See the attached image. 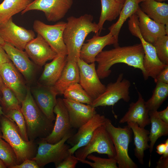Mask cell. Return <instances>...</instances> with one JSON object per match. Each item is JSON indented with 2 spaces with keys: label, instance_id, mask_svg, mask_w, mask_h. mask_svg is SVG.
Instances as JSON below:
<instances>
[{
  "label": "cell",
  "instance_id": "obj_1",
  "mask_svg": "<svg viewBox=\"0 0 168 168\" xmlns=\"http://www.w3.org/2000/svg\"><path fill=\"white\" fill-rule=\"evenodd\" d=\"M144 54L141 43L122 47L118 45L110 50H102L95 58L98 64L96 71L100 79L108 77L111 72V67L122 63L140 69L144 80L147 79L143 65Z\"/></svg>",
  "mask_w": 168,
  "mask_h": 168
},
{
  "label": "cell",
  "instance_id": "obj_2",
  "mask_svg": "<svg viewBox=\"0 0 168 168\" xmlns=\"http://www.w3.org/2000/svg\"><path fill=\"white\" fill-rule=\"evenodd\" d=\"M93 19L92 15L87 14L78 17L70 16L67 18L63 38L67 50L68 60L77 62L87 35L91 32L99 34L97 24L93 22Z\"/></svg>",
  "mask_w": 168,
  "mask_h": 168
},
{
  "label": "cell",
  "instance_id": "obj_3",
  "mask_svg": "<svg viewBox=\"0 0 168 168\" xmlns=\"http://www.w3.org/2000/svg\"><path fill=\"white\" fill-rule=\"evenodd\" d=\"M21 104V110L25 119L29 140L35 141L49 135L53 128V121L39 108L28 87L26 97Z\"/></svg>",
  "mask_w": 168,
  "mask_h": 168
},
{
  "label": "cell",
  "instance_id": "obj_4",
  "mask_svg": "<svg viewBox=\"0 0 168 168\" xmlns=\"http://www.w3.org/2000/svg\"><path fill=\"white\" fill-rule=\"evenodd\" d=\"M0 124L1 137L13 149L17 157L18 164L35 156L37 151L34 141L25 140L13 121L4 115L0 119Z\"/></svg>",
  "mask_w": 168,
  "mask_h": 168
},
{
  "label": "cell",
  "instance_id": "obj_5",
  "mask_svg": "<svg viewBox=\"0 0 168 168\" xmlns=\"http://www.w3.org/2000/svg\"><path fill=\"white\" fill-rule=\"evenodd\" d=\"M104 125L113 141L118 168H137L138 166L129 156L128 147L132 140V130L127 125L116 127L106 118Z\"/></svg>",
  "mask_w": 168,
  "mask_h": 168
},
{
  "label": "cell",
  "instance_id": "obj_6",
  "mask_svg": "<svg viewBox=\"0 0 168 168\" xmlns=\"http://www.w3.org/2000/svg\"><path fill=\"white\" fill-rule=\"evenodd\" d=\"M73 134V131L68 133L54 144L40 139L36 154L31 159L36 161L40 168L50 163H54L56 166L70 154L69 149L70 147L65 142Z\"/></svg>",
  "mask_w": 168,
  "mask_h": 168
},
{
  "label": "cell",
  "instance_id": "obj_7",
  "mask_svg": "<svg viewBox=\"0 0 168 168\" xmlns=\"http://www.w3.org/2000/svg\"><path fill=\"white\" fill-rule=\"evenodd\" d=\"M93 152L106 154L109 158H115V147L104 124L96 130L86 145L78 149L74 154L79 161L86 159L89 155Z\"/></svg>",
  "mask_w": 168,
  "mask_h": 168
},
{
  "label": "cell",
  "instance_id": "obj_8",
  "mask_svg": "<svg viewBox=\"0 0 168 168\" xmlns=\"http://www.w3.org/2000/svg\"><path fill=\"white\" fill-rule=\"evenodd\" d=\"M123 76V73L119 74L115 82L109 83L105 91L94 100L90 105L96 108L113 105L120 100L129 102L131 83L128 80L124 78Z\"/></svg>",
  "mask_w": 168,
  "mask_h": 168
},
{
  "label": "cell",
  "instance_id": "obj_9",
  "mask_svg": "<svg viewBox=\"0 0 168 168\" xmlns=\"http://www.w3.org/2000/svg\"><path fill=\"white\" fill-rule=\"evenodd\" d=\"M66 25V22L61 21L54 25H49L40 21L35 20L33 23V28L57 54L67 56V50L63 38Z\"/></svg>",
  "mask_w": 168,
  "mask_h": 168
},
{
  "label": "cell",
  "instance_id": "obj_10",
  "mask_svg": "<svg viewBox=\"0 0 168 168\" xmlns=\"http://www.w3.org/2000/svg\"><path fill=\"white\" fill-rule=\"evenodd\" d=\"M73 2V0H34L21 12V14L31 10H39L44 13L48 21L56 22L65 16Z\"/></svg>",
  "mask_w": 168,
  "mask_h": 168
},
{
  "label": "cell",
  "instance_id": "obj_11",
  "mask_svg": "<svg viewBox=\"0 0 168 168\" xmlns=\"http://www.w3.org/2000/svg\"><path fill=\"white\" fill-rule=\"evenodd\" d=\"M79 69V83L93 100L105 90L97 75L95 62L88 63L79 58L77 62Z\"/></svg>",
  "mask_w": 168,
  "mask_h": 168
},
{
  "label": "cell",
  "instance_id": "obj_12",
  "mask_svg": "<svg viewBox=\"0 0 168 168\" xmlns=\"http://www.w3.org/2000/svg\"><path fill=\"white\" fill-rule=\"evenodd\" d=\"M0 36L5 43L24 50L27 43L35 38V35L32 30L16 25L11 18L0 26Z\"/></svg>",
  "mask_w": 168,
  "mask_h": 168
},
{
  "label": "cell",
  "instance_id": "obj_13",
  "mask_svg": "<svg viewBox=\"0 0 168 168\" xmlns=\"http://www.w3.org/2000/svg\"><path fill=\"white\" fill-rule=\"evenodd\" d=\"M106 118L105 116L96 113L79 128L77 132L66 141L72 146L69 149L70 154H74L78 149L86 145L92 138L96 130L104 124Z\"/></svg>",
  "mask_w": 168,
  "mask_h": 168
},
{
  "label": "cell",
  "instance_id": "obj_14",
  "mask_svg": "<svg viewBox=\"0 0 168 168\" xmlns=\"http://www.w3.org/2000/svg\"><path fill=\"white\" fill-rule=\"evenodd\" d=\"M54 112L56 117L52 131L48 136L41 139L52 144L58 142L67 134L73 131L68 112L63 99H57Z\"/></svg>",
  "mask_w": 168,
  "mask_h": 168
},
{
  "label": "cell",
  "instance_id": "obj_15",
  "mask_svg": "<svg viewBox=\"0 0 168 168\" xmlns=\"http://www.w3.org/2000/svg\"><path fill=\"white\" fill-rule=\"evenodd\" d=\"M87 41L83 43L81 48L80 58L88 63L95 62L96 56L106 46L112 44L114 47L119 45L118 40L110 32L103 36L96 34Z\"/></svg>",
  "mask_w": 168,
  "mask_h": 168
},
{
  "label": "cell",
  "instance_id": "obj_16",
  "mask_svg": "<svg viewBox=\"0 0 168 168\" xmlns=\"http://www.w3.org/2000/svg\"><path fill=\"white\" fill-rule=\"evenodd\" d=\"M0 75L4 84L14 92L21 104L26 97L28 87L11 61L1 66Z\"/></svg>",
  "mask_w": 168,
  "mask_h": 168
},
{
  "label": "cell",
  "instance_id": "obj_17",
  "mask_svg": "<svg viewBox=\"0 0 168 168\" xmlns=\"http://www.w3.org/2000/svg\"><path fill=\"white\" fill-rule=\"evenodd\" d=\"M24 50L29 58L35 64L42 66L48 61L52 60L57 54L39 34L26 44Z\"/></svg>",
  "mask_w": 168,
  "mask_h": 168
},
{
  "label": "cell",
  "instance_id": "obj_18",
  "mask_svg": "<svg viewBox=\"0 0 168 168\" xmlns=\"http://www.w3.org/2000/svg\"><path fill=\"white\" fill-rule=\"evenodd\" d=\"M30 91L35 102L42 112L50 120H55L54 109L58 94L53 86L40 84Z\"/></svg>",
  "mask_w": 168,
  "mask_h": 168
},
{
  "label": "cell",
  "instance_id": "obj_19",
  "mask_svg": "<svg viewBox=\"0 0 168 168\" xmlns=\"http://www.w3.org/2000/svg\"><path fill=\"white\" fill-rule=\"evenodd\" d=\"M10 59L18 70L29 81L33 78L35 68L25 51L6 43L2 46Z\"/></svg>",
  "mask_w": 168,
  "mask_h": 168
},
{
  "label": "cell",
  "instance_id": "obj_20",
  "mask_svg": "<svg viewBox=\"0 0 168 168\" xmlns=\"http://www.w3.org/2000/svg\"><path fill=\"white\" fill-rule=\"evenodd\" d=\"M67 109L71 127L78 128L91 119L97 112L90 105L63 99Z\"/></svg>",
  "mask_w": 168,
  "mask_h": 168
},
{
  "label": "cell",
  "instance_id": "obj_21",
  "mask_svg": "<svg viewBox=\"0 0 168 168\" xmlns=\"http://www.w3.org/2000/svg\"><path fill=\"white\" fill-rule=\"evenodd\" d=\"M138 18V26L140 32L144 40L153 44L160 37L167 35L165 25L159 23L144 13L140 7L135 13Z\"/></svg>",
  "mask_w": 168,
  "mask_h": 168
},
{
  "label": "cell",
  "instance_id": "obj_22",
  "mask_svg": "<svg viewBox=\"0 0 168 168\" xmlns=\"http://www.w3.org/2000/svg\"><path fill=\"white\" fill-rule=\"evenodd\" d=\"M138 92V100L130 104L128 111L120 119L119 123L123 124L132 122L137 124L141 127L145 128L150 124L149 111L142 95L139 92Z\"/></svg>",
  "mask_w": 168,
  "mask_h": 168
},
{
  "label": "cell",
  "instance_id": "obj_23",
  "mask_svg": "<svg viewBox=\"0 0 168 168\" xmlns=\"http://www.w3.org/2000/svg\"><path fill=\"white\" fill-rule=\"evenodd\" d=\"M67 60V56L57 54L51 62L45 64L39 79L40 84L53 86L60 77Z\"/></svg>",
  "mask_w": 168,
  "mask_h": 168
},
{
  "label": "cell",
  "instance_id": "obj_24",
  "mask_svg": "<svg viewBox=\"0 0 168 168\" xmlns=\"http://www.w3.org/2000/svg\"><path fill=\"white\" fill-rule=\"evenodd\" d=\"M140 4L141 10L150 18L168 26V4L154 0H145Z\"/></svg>",
  "mask_w": 168,
  "mask_h": 168
},
{
  "label": "cell",
  "instance_id": "obj_25",
  "mask_svg": "<svg viewBox=\"0 0 168 168\" xmlns=\"http://www.w3.org/2000/svg\"><path fill=\"white\" fill-rule=\"evenodd\" d=\"M79 72L77 62L68 60L60 77L53 86L58 95H63L68 86L79 83Z\"/></svg>",
  "mask_w": 168,
  "mask_h": 168
},
{
  "label": "cell",
  "instance_id": "obj_26",
  "mask_svg": "<svg viewBox=\"0 0 168 168\" xmlns=\"http://www.w3.org/2000/svg\"><path fill=\"white\" fill-rule=\"evenodd\" d=\"M127 125L131 128L134 135V155L139 163L144 164V151L149 148L148 142L149 141V131L145 128L139 126L136 123L128 122Z\"/></svg>",
  "mask_w": 168,
  "mask_h": 168
},
{
  "label": "cell",
  "instance_id": "obj_27",
  "mask_svg": "<svg viewBox=\"0 0 168 168\" xmlns=\"http://www.w3.org/2000/svg\"><path fill=\"white\" fill-rule=\"evenodd\" d=\"M101 11L97 24L100 35L105 22L107 21H112L119 16L124 4L116 0H100Z\"/></svg>",
  "mask_w": 168,
  "mask_h": 168
},
{
  "label": "cell",
  "instance_id": "obj_28",
  "mask_svg": "<svg viewBox=\"0 0 168 168\" xmlns=\"http://www.w3.org/2000/svg\"><path fill=\"white\" fill-rule=\"evenodd\" d=\"M33 0H4L0 4V26L21 12Z\"/></svg>",
  "mask_w": 168,
  "mask_h": 168
},
{
  "label": "cell",
  "instance_id": "obj_29",
  "mask_svg": "<svg viewBox=\"0 0 168 168\" xmlns=\"http://www.w3.org/2000/svg\"><path fill=\"white\" fill-rule=\"evenodd\" d=\"M157 111H150L149 112L151 125L149 135L150 142L149 149L151 154L157 139L162 136H166L168 134V124L159 118L157 115Z\"/></svg>",
  "mask_w": 168,
  "mask_h": 168
},
{
  "label": "cell",
  "instance_id": "obj_30",
  "mask_svg": "<svg viewBox=\"0 0 168 168\" xmlns=\"http://www.w3.org/2000/svg\"><path fill=\"white\" fill-rule=\"evenodd\" d=\"M138 0H125L119 15L117 21L112 24L108 29L110 32L118 40L123 25L126 20L135 14L139 7Z\"/></svg>",
  "mask_w": 168,
  "mask_h": 168
},
{
  "label": "cell",
  "instance_id": "obj_31",
  "mask_svg": "<svg viewBox=\"0 0 168 168\" xmlns=\"http://www.w3.org/2000/svg\"><path fill=\"white\" fill-rule=\"evenodd\" d=\"M151 97L145 101L149 111L157 110L168 96V84L158 82Z\"/></svg>",
  "mask_w": 168,
  "mask_h": 168
},
{
  "label": "cell",
  "instance_id": "obj_32",
  "mask_svg": "<svg viewBox=\"0 0 168 168\" xmlns=\"http://www.w3.org/2000/svg\"><path fill=\"white\" fill-rule=\"evenodd\" d=\"M63 95L64 98L87 105H91L93 101L79 83L70 86L65 90Z\"/></svg>",
  "mask_w": 168,
  "mask_h": 168
},
{
  "label": "cell",
  "instance_id": "obj_33",
  "mask_svg": "<svg viewBox=\"0 0 168 168\" xmlns=\"http://www.w3.org/2000/svg\"><path fill=\"white\" fill-rule=\"evenodd\" d=\"M2 97L0 98V102L5 114L12 110H21L20 103L14 92L5 85L1 90Z\"/></svg>",
  "mask_w": 168,
  "mask_h": 168
},
{
  "label": "cell",
  "instance_id": "obj_34",
  "mask_svg": "<svg viewBox=\"0 0 168 168\" xmlns=\"http://www.w3.org/2000/svg\"><path fill=\"white\" fill-rule=\"evenodd\" d=\"M0 159L7 167L12 168L18 164L16 156L10 145L0 136Z\"/></svg>",
  "mask_w": 168,
  "mask_h": 168
},
{
  "label": "cell",
  "instance_id": "obj_35",
  "mask_svg": "<svg viewBox=\"0 0 168 168\" xmlns=\"http://www.w3.org/2000/svg\"><path fill=\"white\" fill-rule=\"evenodd\" d=\"M86 158L93 162L86 159L80 160L79 161L87 164L93 168H118L115 158H102L91 154L89 155Z\"/></svg>",
  "mask_w": 168,
  "mask_h": 168
},
{
  "label": "cell",
  "instance_id": "obj_36",
  "mask_svg": "<svg viewBox=\"0 0 168 168\" xmlns=\"http://www.w3.org/2000/svg\"><path fill=\"white\" fill-rule=\"evenodd\" d=\"M4 115L15 123L23 139L26 141H29L25 119L21 110H11Z\"/></svg>",
  "mask_w": 168,
  "mask_h": 168
},
{
  "label": "cell",
  "instance_id": "obj_37",
  "mask_svg": "<svg viewBox=\"0 0 168 168\" xmlns=\"http://www.w3.org/2000/svg\"><path fill=\"white\" fill-rule=\"evenodd\" d=\"M152 45L159 60L163 63L168 65V35L159 37Z\"/></svg>",
  "mask_w": 168,
  "mask_h": 168
},
{
  "label": "cell",
  "instance_id": "obj_38",
  "mask_svg": "<svg viewBox=\"0 0 168 168\" xmlns=\"http://www.w3.org/2000/svg\"><path fill=\"white\" fill-rule=\"evenodd\" d=\"M77 158L74 154H69L58 164L55 166L56 168H75L79 162Z\"/></svg>",
  "mask_w": 168,
  "mask_h": 168
},
{
  "label": "cell",
  "instance_id": "obj_39",
  "mask_svg": "<svg viewBox=\"0 0 168 168\" xmlns=\"http://www.w3.org/2000/svg\"><path fill=\"white\" fill-rule=\"evenodd\" d=\"M36 161L32 159H28L24 161L20 164L13 166L12 168H39Z\"/></svg>",
  "mask_w": 168,
  "mask_h": 168
},
{
  "label": "cell",
  "instance_id": "obj_40",
  "mask_svg": "<svg viewBox=\"0 0 168 168\" xmlns=\"http://www.w3.org/2000/svg\"><path fill=\"white\" fill-rule=\"evenodd\" d=\"M154 80L156 83L160 82L168 84V65L158 74Z\"/></svg>",
  "mask_w": 168,
  "mask_h": 168
},
{
  "label": "cell",
  "instance_id": "obj_41",
  "mask_svg": "<svg viewBox=\"0 0 168 168\" xmlns=\"http://www.w3.org/2000/svg\"><path fill=\"white\" fill-rule=\"evenodd\" d=\"M11 61L2 45H0V67L3 64Z\"/></svg>",
  "mask_w": 168,
  "mask_h": 168
},
{
  "label": "cell",
  "instance_id": "obj_42",
  "mask_svg": "<svg viewBox=\"0 0 168 168\" xmlns=\"http://www.w3.org/2000/svg\"><path fill=\"white\" fill-rule=\"evenodd\" d=\"M156 168H168V157H163L162 156L156 162Z\"/></svg>",
  "mask_w": 168,
  "mask_h": 168
},
{
  "label": "cell",
  "instance_id": "obj_43",
  "mask_svg": "<svg viewBox=\"0 0 168 168\" xmlns=\"http://www.w3.org/2000/svg\"><path fill=\"white\" fill-rule=\"evenodd\" d=\"M157 114L158 117L162 121L168 124V107L163 110L158 111H157Z\"/></svg>",
  "mask_w": 168,
  "mask_h": 168
},
{
  "label": "cell",
  "instance_id": "obj_44",
  "mask_svg": "<svg viewBox=\"0 0 168 168\" xmlns=\"http://www.w3.org/2000/svg\"><path fill=\"white\" fill-rule=\"evenodd\" d=\"M166 145L165 143H161L158 145L156 147V152L160 155H162L165 151Z\"/></svg>",
  "mask_w": 168,
  "mask_h": 168
},
{
  "label": "cell",
  "instance_id": "obj_45",
  "mask_svg": "<svg viewBox=\"0 0 168 168\" xmlns=\"http://www.w3.org/2000/svg\"><path fill=\"white\" fill-rule=\"evenodd\" d=\"M165 143L166 145V148L164 153L161 156L163 157H168V139H167L165 141Z\"/></svg>",
  "mask_w": 168,
  "mask_h": 168
},
{
  "label": "cell",
  "instance_id": "obj_46",
  "mask_svg": "<svg viewBox=\"0 0 168 168\" xmlns=\"http://www.w3.org/2000/svg\"><path fill=\"white\" fill-rule=\"evenodd\" d=\"M4 85L3 81L0 75V94L1 93V90Z\"/></svg>",
  "mask_w": 168,
  "mask_h": 168
},
{
  "label": "cell",
  "instance_id": "obj_47",
  "mask_svg": "<svg viewBox=\"0 0 168 168\" xmlns=\"http://www.w3.org/2000/svg\"><path fill=\"white\" fill-rule=\"evenodd\" d=\"M4 113L2 110V107L0 105V119L1 117L3 115H4Z\"/></svg>",
  "mask_w": 168,
  "mask_h": 168
},
{
  "label": "cell",
  "instance_id": "obj_48",
  "mask_svg": "<svg viewBox=\"0 0 168 168\" xmlns=\"http://www.w3.org/2000/svg\"><path fill=\"white\" fill-rule=\"evenodd\" d=\"M6 166L3 162V161L0 159V168H6Z\"/></svg>",
  "mask_w": 168,
  "mask_h": 168
},
{
  "label": "cell",
  "instance_id": "obj_49",
  "mask_svg": "<svg viewBox=\"0 0 168 168\" xmlns=\"http://www.w3.org/2000/svg\"><path fill=\"white\" fill-rule=\"evenodd\" d=\"M5 43V42L0 36V45L2 46Z\"/></svg>",
  "mask_w": 168,
  "mask_h": 168
},
{
  "label": "cell",
  "instance_id": "obj_50",
  "mask_svg": "<svg viewBox=\"0 0 168 168\" xmlns=\"http://www.w3.org/2000/svg\"><path fill=\"white\" fill-rule=\"evenodd\" d=\"M117 1L120 2L121 3L124 4L125 0H116Z\"/></svg>",
  "mask_w": 168,
  "mask_h": 168
},
{
  "label": "cell",
  "instance_id": "obj_51",
  "mask_svg": "<svg viewBox=\"0 0 168 168\" xmlns=\"http://www.w3.org/2000/svg\"><path fill=\"white\" fill-rule=\"evenodd\" d=\"M154 0L157 2H162L163 1H168V0Z\"/></svg>",
  "mask_w": 168,
  "mask_h": 168
},
{
  "label": "cell",
  "instance_id": "obj_52",
  "mask_svg": "<svg viewBox=\"0 0 168 168\" xmlns=\"http://www.w3.org/2000/svg\"><path fill=\"white\" fill-rule=\"evenodd\" d=\"M145 0H138V2L139 3H140L143 2Z\"/></svg>",
  "mask_w": 168,
  "mask_h": 168
},
{
  "label": "cell",
  "instance_id": "obj_53",
  "mask_svg": "<svg viewBox=\"0 0 168 168\" xmlns=\"http://www.w3.org/2000/svg\"><path fill=\"white\" fill-rule=\"evenodd\" d=\"M2 132L1 130V125H0V136H2Z\"/></svg>",
  "mask_w": 168,
  "mask_h": 168
}]
</instances>
